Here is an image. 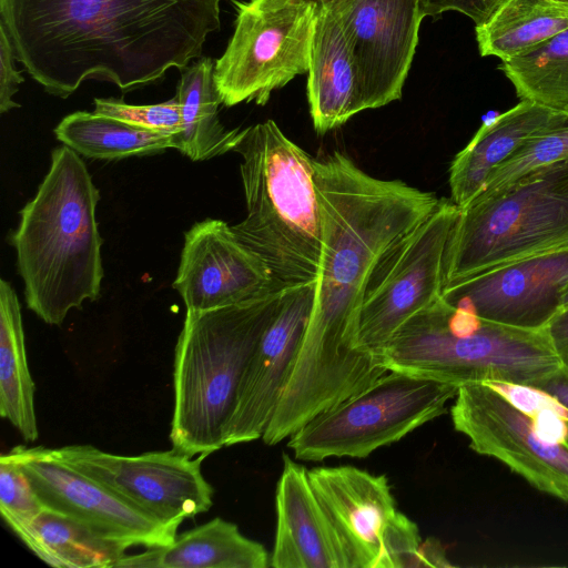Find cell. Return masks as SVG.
Returning <instances> with one entry per match:
<instances>
[{
    "mask_svg": "<svg viewBox=\"0 0 568 568\" xmlns=\"http://www.w3.org/2000/svg\"><path fill=\"white\" fill-rule=\"evenodd\" d=\"M234 32L215 60L222 104L264 105L274 90L308 72L317 0H232Z\"/></svg>",
    "mask_w": 568,
    "mask_h": 568,
    "instance_id": "9",
    "label": "cell"
},
{
    "mask_svg": "<svg viewBox=\"0 0 568 568\" xmlns=\"http://www.w3.org/2000/svg\"><path fill=\"white\" fill-rule=\"evenodd\" d=\"M99 200L83 160L63 144L52 151L47 175L20 211L10 241L26 303L47 324L61 325L71 310L100 295Z\"/></svg>",
    "mask_w": 568,
    "mask_h": 568,
    "instance_id": "3",
    "label": "cell"
},
{
    "mask_svg": "<svg viewBox=\"0 0 568 568\" xmlns=\"http://www.w3.org/2000/svg\"><path fill=\"white\" fill-rule=\"evenodd\" d=\"M17 60L65 99L89 79L122 92L201 57L220 29V0H0Z\"/></svg>",
    "mask_w": 568,
    "mask_h": 568,
    "instance_id": "2",
    "label": "cell"
},
{
    "mask_svg": "<svg viewBox=\"0 0 568 568\" xmlns=\"http://www.w3.org/2000/svg\"><path fill=\"white\" fill-rule=\"evenodd\" d=\"M554 2L568 8V0H552Z\"/></svg>",
    "mask_w": 568,
    "mask_h": 568,
    "instance_id": "39",
    "label": "cell"
},
{
    "mask_svg": "<svg viewBox=\"0 0 568 568\" xmlns=\"http://www.w3.org/2000/svg\"><path fill=\"white\" fill-rule=\"evenodd\" d=\"M455 384L387 371L364 392L320 414L288 437L300 460L363 458L444 415Z\"/></svg>",
    "mask_w": 568,
    "mask_h": 568,
    "instance_id": "8",
    "label": "cell"
},
{
    "mask_svg": "<svg viewBox=\"0 0 568 568\" xmlns=\"http://www.w3.org/2000/svg\"><path fill=\"white\" fill-rule=\"evenodd\" d=\"M50 453L169 525L179 527L184 519L207 511L213 504L214 489L201 470L206 455L191 457L172 448L121 456L92 445L50 448Z\"/></svg>",
    "mask_w": 568,
    "mask_h": 568,
    "instance_id": "12",
    "label": "cell"
},
{
    "mask_svg": "<svg viewBox=\"0 0 568 568\" xmlns=\"http://www.w3.org/2000/svg\"><path fill=\"white\" fill-rule=\"evenodd\" d=\"M173 287L186 311L201 312L255 300L283 286L226 222L206 219L184 235Z\"/></svg>",
    "mask_w": 568,
    "mask_h": 568,
    "instance_id": "17",
    "label": "cell"
},
{
    "mask_svg": "<svg viewBox=\"0 0 568 568\" xmlns=\"http://www.w3.org/2000/svg\"><path fill=\"white\" fill-rule=\"evenodd\" d=\"M215 61L200 58L182 69L175 98L181 129L173 135V149L193 161L209 160L234 151L243 130H227L219 118L222 104L215 77Z\"/></svg>",
    "mask_w": 568,
    "mask_h": 568,
    "instance_id": "23",
    "label": "cell"
},
{
    "mask_svg": "<svg viewBox=\"0 0 568 568\" xmlns=\"http://www.w3.org/2000/svg\"><path fill=\"white\" fill-rule=\"evenodd\" d=\"M447 311L439 296L406 321L378 354L385 369L457 386H535L564 366L546 327L527 329L483 320L479 328L459 332L449 325Z\"/></svg>",
    "mask_w": 568,
    "mask_h": 568,
    "instance_id": "6",
    "label": "cell"
},
{
    "mask_svg": "<svg viewBox=\"0 0 568 568\" xmlns=\"http://www.w3.org/2000/svg\"><path fill=\"white\" fill-rule=\"evenodd\" d=\"M43 509L20 466L3 453L0 456V511L14 531L31 521Z\"/></svg>",
    "mask_w": 568,
    "mask_h": 568,
    "instance_id": "30",
    "label": "cell"
},
{
    "mask_svg": "<svg viewBox=\"0 0 568 568\" xmlns=\"http://www.w3.org/2000/svg\"><path fill=\"white\" fill-rule=\"evenodd\" d=\"M308 478L344 546L349 568L424 566L418 527L397 509L385 475L343 465L312 468Z\"/></svg>",
    "mask_w": 568,
    "mask_h": 568,
    "instance_id": "11",
    "label": "cell"
},
{
    "mask_svg": "<svg viewBox=\"0 0 568 568\" xmlns=\"http://www.w3.org/2000/svg\"><path fill=\"white\" fill-rule=\"evenodd\" d=\"M355 59L365 106L400 99L424 19L420 0H332Z\"/></svg>",
    "mask_w": 568,
    "mask_h": 568,
    "instance_id": "15",
    "label": "cell"
},
{
    "mask_svg": "<svg viewBox=\"0 0 568 568\" xmlns=\"http://www.w3.org/2000/svg\"><path fill=\"white\" fill-rule=\"evenodd\" d=\"M454 428L470 448L493 457L536 489L568 501V443L542 440L531 418L486 384L458 387L450 409Z\"/></svg>",
    "mask_w": 568,
    "mask_h": 568,
    "instance_id": "13",
    "label": "cell"
},
{
    "mask_svg": "<svg viewBox=\"0 0 568 568\" xmlns=\"http://www.w3.org/2000/svg\"><path fill=\"white\" fill-rule=\"evenodd\" d=\"M276 529L270 567L349 568L344 546L308 478L283 455L275 493Z\"/></svg>",
    "mask_w": 568,
    "mask_h": 568,
    "instance_id": "19",
    "label": "cell"
},
{
    "mask_svg": "<svg viewBox=\"0 0 568 568\" xmlns=\"http://www.w3.org/2000/svg\"><path fill=\"white\" fill-rule=\"evenodd\" d=\"M64 145L78 154L99 160L142 156L173 149V135L145 130L94 112L77 111L54 129Z\"/></svg>",
    "mask_w": 568,
    "mask_h": 568,
    "instance_id": "27",
    "label": "cell"
},
{
    "mask_svg": "<svg viewBox=\"0 0 568 568\" xmlns=\"http://www.w3.org/2000/svg\"><path fill=\"white\" fill-rule=\"evenodd\" d=\"M535 387L547 392L568 409V367L562 366Z\"/></svg>",
    "mask_w": 568,
    "mask_h": 568,
    "instance_id": "37",
    "label": "cell"
},
{
    "mask_svg": "<svg viewBox=\"0 0 568 568\" xmlns=\"http://www.w3.org/2000/svg\"><path fill=\"white\" fill-rule=\"evenodd\" d=\"M266 548L245 537L234 523L216 517L176 535L168 546L124 556L115 567L150 568H267Z\"/></svg>",
    "mask_w": 568,
    "mask_h": 568,
    "instance_id": "22",
    "label": "cell"
},
{
    "mask_svg": "<svg viewBox=\"0 0 568 568\" xmlns=\"http://www.w3.org/2000/svg\"><path fill=\"white\" fill-rule=\"evenodd\" d=\"M8 455L26 474L43 508L70 516L129 547H163L178 535V526L159 520L65 465L50 448L20 445Z\"/></svg>",
    "mask_w": 568,
    "mask_h": 568,
    "instance_id": "14",
    "label": "cell"
},
{
    "mask_svg": "<svg viewBox=\"0 0 568 568\" xmlns=\"http://www.w3.org/2000/svg\"><path fill=\"white\" fill-rule=\"evenodd\" d=\"M546 328L562 365L568 367V307L559 311Z\"/></svg>",
    "mask_w": 568,
    "mask_h": 568,
    "instance_id": "36",
    "label": "cell"
},
{
    "mask_svg": "<svg viewBox=\"0 0 568 568\" xmlns=\"http://www.w3.org/2000/svg\"><path fill=\"white\" fill-rule=\"evenodd\" d=\"M314 281L287 286L241 381L225 446L262 438L276 410L313 304Z\"/></svg>",
    "mask_w": 568,
    "mask_h": 568,
    "instance_id": "18",
    "label": "cell"
},
{
    "mask_svg": "<svg viewBox=\"0 0 568 568\" xmlns=\"http://www.w3.org/2000/svg\"><path fill=\"white\" fill-rule=\"evenodd\" d=\"M322 250L311 314L263 442L274 446L364 392L387 369L359 341L368 277L387 248L437 206L432 192L377 179L334 151L314 159Z\"/></svg>",
    "mask_w": 568,
    "mask_h": 568,
    "instance_id": "1",
    "label": "cell"
},
{
    "mask_svg": "<svg viewBox=\"0 0 568 568\" xmlns=\"http://www.w3.org/2000/svg\"><path fill=\"white\" fill-rule=\"evenodd\" d=\"M307 100L313 126L325 134L366 110L351 47L331 8L321 3L312 40Z\"/></svg>",
    "mask_w": 568,
    "mask_h": 568,
    "instance_id": "20",
    "label": "cell"
},
{
    "mask_svg": "<svg viewBox=\"0 0 568 568\" xmlns=\"http://www.w3.org/2000/svg\"><path fill=\"white\" fill-rule=\"evenodd\" d=\"M504 0H420L424 18H436L445 11H458L470 18L475 26L486 22Z\"/></svg>",
    "mask_w": 568,
    "mask_h": 568,
    "instance_id": "34",
    "label": "cell"
},
{
    "mask_svg": "<svg viewBox=\"0 0 568 568\" xmlns=\"http://www.w3.org/2000/svg\"><path fill=\"white\" fill-rule=\"evenodd\" d=\"M93 112L125 123L175 135L181 129L180 106L176 98L155 104H129L114 98L94 99Z\"/></svg>",
    "mask_w": 568,
    "mask_h": 568,
    "instance_id": "31",
    "label": "cell"
},
{
    "mask_svg": "<svg viewBox=\"0 0 568 568\" xmlns=\"http://www.w3.org/2000/svg\"><path fill=\"white\" fill-rule=\"evenodd\" d=\"M568 29V8L552 0H504L475 28L481 57L520 55Z\"/></svg>",
    "mask_w": 568,
    "mask_h": 568,
    "instance_id": "26",
    "label": "cell"
},
{
    "mask_svg": "<svg viewBox=\"0 0 568 568\" xmlns=\"http://www.w3.org/2000/svg\"><path fill=\"white\" fill-rule=\"evenodd\" d=\"M16 53L6 29L0 24V112L6 113L20 104L13 100L20 83L21 72L14 64Z\"/></svg>",
    "mask_w": 568,
    "mask_h": 568,
    "instance_id": "33",
    "label": "cell"
},
{
    "mask_svg": "<svg viewBox=\"0 0 568 568\" xmlns=\"http://www.w3.org/2000/svg\"><path fill=\"white\" fill-rule=\"evenodd\" d=\"M284 290L236 305L186 311L174 352L173 449L194 457L225 447L242 377Z\"/></svg>",
    "mask_w": 568,
    "mask_h": 568,
    "instance_id": "5",
    "label": "cell"
},
{
    "mask_svg": "<svg viewBox=\"0 0 568 568\" xmlns=\"http://www.w3.org/2000/svg\"><path fill=\"white\" fill-rule=\"evenodd\" d=\"M520 100L568 106V29L498 65Z\"/></svg>",
    "mask_w": 568,
    "mask_h": 568,
    "instance_id": "28",
    "label": "cell"
},
{
    "mask_svg": "<svg viewBox=\"0 0 568 568\" xmlns=\"http://www.w3.org/2000/svg\"><path fill=\"white\" fill-rule=\"evenodd\" d=\"M14 532L37 557L57 568L115 567L130 548L47 508Z\"/></svg>",
    "mask_w": 568,
    "mask_h": 568,
    "instance_id": "24",
    "label": "cell"
},
{
    "mask_svg": "<svg viewBox=\"0 0 568 568\" xmlns=\"http://www.w3.org/2000/svg\"><path fill=\"white\" fill-rule=\"evenodd\" d=\"M505 397L510 404L531 417L544 408L555 409L561 417L568 420V409L554 396L532 385L508 382L483 383Z\"/></svg>",
    "mask_w": 568,
    "mask_h": 568,
    "instance_id": "32",
    "label": "cell"
},
{
    "mask_svg": "<svg viewBox=\"0 0 568 568\" xmlns=\"http://www.w3.org/2000/svg\"><path fill=\"white\" fill-rule=\"evenodd\" d=\"M530 418L536 434L542 440L552 444L568 443V420L555 409H540Z\"/></svg>",
    "mask_w": 568,
    "mask_h": 568,
    "instance_id": "35",
    "label": "cell"
},
{
    "mask_svg": "<svg viewBox=\"0 0 568 568\" xmlns=\"http://www.w3.org/2000/svg\"><path fill=\"white\" fill-rule=\"evenodd\" d=\"M32 381L21 308L12 285L0 281V414L27 442L38 439Z\"/></svg>",
    "mask_w": 568,
    "mask_h": 568,
    "instance_id": "25",
    "label": "cell"
},
{
    "mask_svg": "<svg viewBox=\"0 0 568 568\" xmlns=\"http://www.w3.org/2000/svg\"><path fill=\"white\" fill-rule=\"evenodd\" d=\"M555 109L521 100L485 121L449 168L450 200L459 207L476 197L494 169L505 162L551 116Z\"/></svg>",
    "mask_w": 568,
    "mask_h": 568,
    "instance_id": "21",
    "label": "cell"
},
{
    "mask_svg": "<svg viewBox=\"0 0 568 568\" xmlns=\"http://www.w3.org/2000/svg\"><path fill=\"white\" fill-rule=\"evenodd\" d=\"M567 307H568V288L565 291V293L562 295L561 310L567 308Z\"/></svg>",
    "mask_w": 568,
    "mask_h": 568,
    "instance_id": "38",
    "label": "cell"
},
{
    "mask_svg": "<svg viewBox=\"0 0 568 568\" xmlns=\"http://www.w3.org/2000/svg\"><path fill=\"white\" fill-rule=\"evenodd\" d=\"M459 207L442 197L374 266L359 315L362 346L378 356L398 328L442 296L448 242Z\"/></svg>",
    "mask_w": 568,
    "mask_h": 568,
    "instance_id": "10",
    "label": "cell"
},
{
    "mask_svg": "<svg viewBox=\"0 0 568 568\" xmlns=\"http://www.w3.org/2000/svg\"><path fill=\"white\" fill-rule=\"evenodd\" d=\"M568 245V158L459 209L445 286Z\"/></svg>",
    "mask_w": 568,
    "mask_h": 568,
    "instance_id": "7",
    "label": "cell"
},
{
    "mask_svg": "<svg viewBox=\"0 0 568 568\" xmlns=\"http://www.w3.org/2000/svg\"><path fill=\"white\" fill-rule=\"evenodd\" d=\"M567 158L568 106L555 109L540 129L527 138L505 162L494 169L476 197L493 194L531 171Z\"/></svg>",
    "mask_w": 568,
    "mask_h": 568,
    "instance_id": "29",
    "label": "cell"
},
{
    "mask_svg": "<svg viewBox=\"0 0 568 568\" xmlns=\"http://www.w3.org/2000/svg\"><path fill=\"white\" fill-rule=\"evenodd\" d=\"M246 216L232 225L283 287L315 281L322 250V223L314 159L273 120L243 129L234 149Z\"/></svg>",
    "mask_w": 568,
    "mask_h": 568,
    "instance_id": "4",
    "label": "cell"
},
{
    "mask_svg": "<svg viewBox=\"0 0 568 568\" xmlns=\"http://www.w3.org/2000/svg\"><path fill=\"white\" fill-rule=\"evenodd\" d=\"M568 288V245L448 284L442 297L480 318L527 329L547 326Z\"/></svg>",
    "mask_w": 568,
    "mask_h": 568,
    "instance_id": "16",
    "label": "cell"
},
{
    "mask_svg": "<svg viewBox=\"0 0 568 568\" xmlns=\"http://www.w3.org/2000/svg\"><path fill=\"white\" fill-rule=\"evenodd\" d=\"M317 1H318V2H321V3H328V2H331L332 0H317Z\"/></svg>",
    "mask_w": 568,
    "mask_h": 568,
    "instance_id": "40",
    "label": "cell"
}]
</instances>
